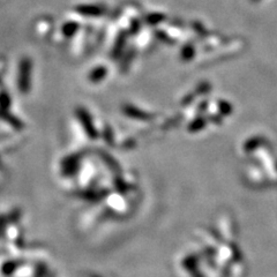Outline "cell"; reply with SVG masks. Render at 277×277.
Instances as JSON below:
<instances>
[{
	"instance_id": "obj_1",
	"label": "cell",
	"mask_w": 277,
	"mask_h": 277,
	"mask_svg": "<svg viewBox=\"0 0 277 277\" xmlns=\"http://www.w3.org/2000/svg\"><path fill=\"white\" fill-rule=\"evenodd\" d=\"M22 72H23V76L20 79V82H21V88L22 90H23V86H27L29 84V81L25 79L27 77V74H30V65L29 64H23L22 65Z\"/></svg>"
}]
</instances>
